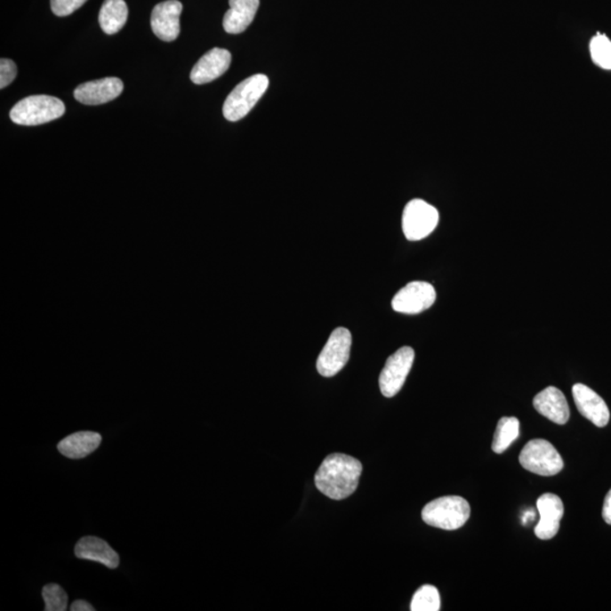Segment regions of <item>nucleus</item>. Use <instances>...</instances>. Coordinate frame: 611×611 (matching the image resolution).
I'll return each mask as SVG.
<instances>
[{
	"label": "nucleus",
	"instance_id": "1",
	"mask_svg": "<svg viewBox=\"0 0 611 611\" xmlns=\"http://www.w3.org/2000/svg\"><path fill=\"white\" fill-rule=\"evenodd\" d=\"M363 465L350 455H328L315 475V485L319 492L332 500L341 501L351 496L359 485Z\"/></svg>",
	"mask_w": 611,
	"mask_h": 611
},
{
	"label": "nucleus",
	"instance_id": "2",
	"mask_svg": "<svg viewBox=\"0 0 611 611\" xmlns=\"http://www.w3.org/2000/svg\"><path fill=\"white\" fill-rule=\"evenodd\" d=\"M65 110L64 102L58 98L31 95L12 108L10 117L12 123L22 126H37L62 117Z\"/></svg>",
	"mask_w": 611,
	"mask_h": 611
},
{
	"label": "nucleus",
	"instance_id": "3",
	"mask_svg": "<svg viewBox=\"0 0 611 611\" xmlns=\"http://www.w3.org/2000/svg\"><path fill=\"white\" fill-rule=\"evenodd\" d=\"M471 509L460 496H445L428 502L422 510V519L428 526L443 530H457L467 523Z\"/></svg>",
	"mask_w": 611,
	"mask_h": 611
},
{
	"label": "nucleus",
	"instance_id": "4",
	"mask_svg": "<svg viewBox=\"0 0 611 611\" xmlns=\"http://www.w3.org/2000/svg\"><path fill=\"white\" fill-rule=\"evenodd\" d=\"M269 77L263 74L253 75L235 87L223 105V115L229 122H238L246 117L268 90Z\"/></svg>",
	"mask_w": 611,
	"mask_h": 611
},
{
	"label": "nucleus",
	"instance_id": "5",
	"mask_svg": "<svg viewBox=\"0 0 611 611\" xmlns=\"http://www.w3.org/2000/svg\"><path fill=\"white\" fill-rule=\"evenodd\" d=\"M522 467L535 475L551 477L562 471L564 462L554 445L544 439H534L523 447L519 457Z\"/></svg>",
	"mask_w": 611,
	"mask_h": 611
},
{
	"label": "nucleus",
	"instance_id": "6",
	"mask_svg": "<svg viewBox=\"0 0 611 611\" xmlns=\"http://www.w3.org/2000/svg\"><path fill=\"white\" fill-rule=\"evenodd\" d=\"M438 221L439 213L436 207L422 199H413L403 211V234L407 240H422L435 230Z\"/></svg>",
	"mask_w": 611,
	"mask_h": 611
},
{
	"label": "nucleus",
	"instance_id": "7",
	"mask_svg": "<svg viewBox=\"0 0 611 611\" xmlns=\"http://www.w3.org/2000/svg\"><path fill=\"white\" fill-rule=\"evenodd\" d=\"M352 336L350 331L338 327L332 332L318 359V371L323 377H334L342 371L350 358Z\"/></svg>",
	"mask_w": 611,
	"mask_h": 611
},
{
	"label": "nucleus",
	"instance_id": "8",
	"mask_svg": "<svg viewBox=\"0 0 611 611\" xmlns=\"http://www.w3.org/2000/svg\"><path fill=\"white\" fill-rule=\"evenodd\" d=\"M414 361V350L410 347L398 349L386 360L385 367L380 376L381 392L384 397L393 398L400 392Z\"/></svg>",
	"mask_w": 611,
	"mask_h": 611
},
{
	"label": "nucleus",
	"instance_id": "9",
	"mask_svg": "<svg viewBox=\"0 0 611 611\" xmlns=\"http://www.w3.org/2000/svg\"><path fill=\"white\" fill-rule=\"evenodd\" d=\"M435 301L434 286L428 282L414 281L403 286L394 296L392 309L398 313L415 315L430 309Z\"/></svg>",
	"mask_w": 611,
	"mask_h": 611
},
{
	"label": "nucleus",
	"instance_id": "10",
	"mask_svg": "<svg viewBox=\"0 0 611 611\" xmlns=\"http://www.w3.org/2000/svg\"><path fill=\"white\" fill-rule=\"evenodd\" d=\"M182 4L178 0H167L153 8L151 27L162 41L172 43L180 36Z\"/></svg>",
	"mask_w": 611,
	"mask_h": 611
},
{
	"label": "nucleus",
	"instance_id": "11",
	"mask_svg": "<svg viewBox=\"0 0 611 611\" xmlns=\"http://www.w3.org/2000/svg\"><path fill=\"white\" fill-rule=\"evenodd\" d=\"M123 91L122 80L117 77H106L78 85L74 91V97L83 105L99 106L117 99Z\"/></svg>",
	"mask_w": 611,
	"mask_h": 611
},
{
	"label": "nucleus",
	"instance_id": "12",
	"mask_svg": "<svg viewBox=\"0 0 611 611\" xmlns=\"http://www.w3.org/2000/svg\"><path fill=\"white\" fill-rule=\"evenodd\" d=\"M572 393L577 410L584 418L590 420L597 427L602 428L608 425L609 409L599 394L583 384L573 386Z\"/></svg>",
	"mask_w": 611,
	"mask_h": 611
},
{
	"label": "nucleus",
	"instance_id": "13",
	"mask_svg": "<svg viewBox=\"0 0 611 611\" xmlns=\"http://www.w3.org/2000/svg\"><path fill=\"white\" fill-rule=\"evenodd\" d=\"M537 509L540 521L535 534L539 539L551 540L559 534L560 519L564 515L563 502L557 494H544L539 497Z\"/></svg>",
	"mask_w": 611,
	"mask_h": 611
},
{
	"label": "nucleus",
	"instance_id": "14",
	"mask_svg": "<svg viewBox=\"0 0 611 611\" xmlns=\"http://www.w3.org/2000/svg\"><path fill=\"white\" fill-rule=\"evenodd\" d=\"M230 64L231 53L228 50L211 49L194 66L190 73V80L197 85L206 84L226 73Z\"/></svg>",
	"mask_w": 611,
	"mask_h": 611
},
{
	"label": "nucleus",
	"instance_id": "15",
	"mask_svg": "<svg viewBox=\"0 0 611 611\" xmlns=\"http://www.w3.org/2000/svg\"><path fill=\"white\" fill-rule=\"evenodd\" d=\"M534 406L543 417L557 425H565L569 419V406L562 390L550 386L534 398Z\"/></svg>",
	"mask_w": 611,
	"mask_h": 611
},
{
	"label": "nucleus",
	"instance_id": "16",
	"mask_svg": "<svg viewBox=\"0 0 611 611\" xmlns=\"http://www.w3.org/2000/svg\"><path fill=\"white\" fill-rule=\"evenodd\" d=\"M75 556L77 559L91 560L105 565L108 568L116 569L119 567L120 559L105 540L97 537H84L75 546Z\"/></svg>",
	"mask_w": 611,
	"mask_h": 611
},
{
	"label": "nucleus",
	"instance_id": "17",
	"mask_svg": "<svg viewBox=\"0 0 611 611\" xmlns=\"http://www.w3.org/2000/svg\"><path fill=\"white\" fill-rule=\"evenodd\" d=\"M230 10L223 19L224 30L231 35L243 33L253 23L259 11L260 0H229Z\"/></svg>",
	"mask_w": 611,
	"mask_h": 611
},
{
	"label": "nucleus",
	"instance_id": "18",
	"mask_svg": "<svg viewBox=\"0 0 611 611\" xmlns=\"http://www.w3.org/2000/svg\"><path fill=\"white\" fill-rule=\"evenodd\" d=\"M102 442L101 435L93 431H78L58 443V451L72 460H80L90 455Z\"/></svg>",
	"mask_w": 611,
	"mask_h": 611
},
{
	"label": "nucleus",
	"instance_id": "19",
	"mask_svg": "<svg viewBox=\"0 0 611 611\" xmlns=\"http://www.w3.org/2000/svg\"><path fill=\"white\" fill-rule=\"evenodd\" d=\"M128 7L125 0H105L99 12V24L107 35H115L126 24Z\"/></svg>",
	"mask_w": 611,
	"mask_h": 611
},
{
	"label": "nucleus",
	"instance_id": "20",
	"mask_svg": "<svg viewBox=\"0 0 611 611\" xmlns=\"http://www.w3.org/2000/svg\"><path fill=\"white\" fill-rule=\"evenodd\" d=\"M519 422L515 417H504L497 423L493 440V451L502 454L519 438Z\"/></svg>",
	"mask_w": 611,
	"mask_h": 611
},
{
	"label": "nucleus",
	"instance_id": "21",
	"mask_svg": "<svg viewBox=\"0 0 611 611\" xmlns=\"http://www.w3.org/2000/svg\"><path fill=\"white\" fill-rule=\"evenodd\" d=\"M410 609L413 611H438L440 597L438 590L432 585H423L414 593Z\"/></svg>",
	"mask_w": 611,
	"mask_h": 611
},
{
	"label": "nucleus",
	"instance_id": "22",
	"mask_svg": "<svg viewBox=\"0 0 611 611\" xmlns=\"http://www.w3.org/2000/svg\"><path fill=\"white\" fill-rule=\"evenodd\" d=\"M590 52L594 64L611 69V41L604 35H597L590 43Z\"/></svg>",
	"mask_w": 611,
	"mask_h": 611
},
{
	"label": "nucleus",
	"instance_id": "23",
	"mask_svg": "<svg viewBox=\"0 0 611 611\" xmlns=\"http://www.w3.org/2000/svg\"><path fill=\"white\" fill-rule=\"evenodd\" d=\"M45 611H65L68 608V596L60 585H45L43 590Z\"/></svg>",
	"mask_w": 611,
	"mask_h": 611
},
{
	"label": "nucleus",
	"instance_id": "24",
	"mask_svg": "<svg viewBox=\"0 0 611 611\" xmlns=\"http://www.w3.org/2000/svg\"><path fill=\"white\" fill-rule=\"evenodd\" d=\"M86 2L87 0H52V10L53 14L64 18V16L73 14Z\"/></svg>",
	"mask_w": 611,
	"mask_h": 611
},
{
	"label": "nucleus",
	"instance_id": "25",
	"mask_svg": "<svg viewBox=\"0 0 611 611\" xmlns=\"http://www.w3.org/2000/svg\"><path fill=\"white\" fill-rule=\"evenodd\" d=\"M16 75H18V68L15 62L3 58L0 60V89H5L10 85L15 80Z\"/></svg>",
	"mask_w": 611,
	"mask_h": 611
},
{
	"label": "nucleus",
	"instance_id": "26",
	"mask_svg": "<svg viewBox=\"0 0 611 611\" xmlns=\"http://www.w3.org/2000/svg\"><path fill=\"white\" fill-rule=\"evenodd\" d=\"M602 518H604L606 523L611 526V489L605 498L604 509H602Z\"/></svg>",
	"mask_w": 611,
	"mask_h": 611
},
{
	"label": "nucleus",
	"instance_id": "27",
	"mask_svg": "<svg viewBox=\"0 0 611 611\" xmlns=\"http://www.w3.org/2000/svg\"><path fill=\"white\" fill-rule=\"evenodd\" d=\"M70 610L72 611H94V607L89 602H86L84 600H76L74 601L72 606H70Z\"/></svg>",
	"mask_w": 611,
	"mask_h": 611
},
{
	"label": "nucleus",
	"instance_id": "28",
	"mask_svg": "<svg viewBox=\"0 0 611 611\" xmlns=\"http://www.w3.org/2000/svg\"><path fill=\"white\" fill-rule=\"evenodd\" d=\"M535 512H532V511H529V512H527L525 514V518H523V522L527 523V519H530V521H532V519H535Z\"/></svg>",
	"mask_w": 611,
	"mask_h": 611
}]
</instances>
